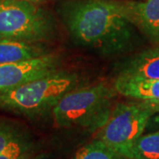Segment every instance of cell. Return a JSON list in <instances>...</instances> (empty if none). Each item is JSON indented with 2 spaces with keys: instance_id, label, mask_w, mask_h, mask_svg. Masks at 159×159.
Listing matches in <instances>:
<instances>
[{
  "instance_id": "1",
  "label": "cell",
  "mask_w": 159,
  "mask_h": 159,
  "mask_svg": "<svg viewBox=\"0 0 159 159\" xmlns=\"http://www.w3.org/2000/svg\"><path fill=\"white\" fill-rule=\"evenodd\" d=\"M69 36L76 45L102 56H120L134 49L136 27L132 23L125 2L79 0L63 11Z\"/></svg>"
},
{
  "instance_id": "2",
  "label": "cell",
  "mask_w": 159,
  "mask_h": 159,
  "mask_svg": "<svg viewBox=\"0 0 159 159\" xmlns=\"http://www.w3.org/2000/svg\"><path fill=\"white\" fill-rule=\"evenodd\" d=\"M78 74L62 70L7 90L0 91V109L29 119L52 111L68 92L79 88Z\"/></svg>"
},
{
  "instance_id": "3",
  "label": "cell",
  "mask_w": 159,
  "mask_h": 159,
  "mask_svg": "<svg viewBox=\"0 0 159 159\" xmlns=\"http://www.w3.org/2000/svg\"><path fill=\"white\" fill-rule=\"evenodd\" d=\"M104 82L79 87L68 92L53 108L55 124L63 128L100 129L107 121L117 95Z\"/></svg>"
},
{
  "instance_id": "4",
  "label": "cell",
  "mask_w": 159,
  "mask_h": 159,
  "mask_svg": "<svg viewBox=\"0 0 159 159\" xmlns=\"http://www.w3.org/2000/svg\"><path fill=\"white\" fill-rule=\"evenodd\" d=\"M56 24L48 11L23 0H0V39L46 43L55 37Z\"/></svg>"
},
{
  "instance_id": "5",
  "label": "cell",
  "mask_w": 159,
  "mask_h": 159,
  "mask_svg": "<svg viewBox=\"0 0 159 159\" xmlns=\"http://www.w3.org/2000/svg\"><path fill=\"white\" fill-rule=\"evenodd\" d=\"M153 115L142 101L118 102L99 129L98 139L126 159Z\"/></svg>"
},
{
  "instance_id": "6",
  "label": "cell",
  "mask_w": 159,
  "mask_h": 159,
  "mask_svg": "<svg viewBox=\"0 0 159 159\" xmlns=\"http://www.w3.org/2000/svg\"><path fill=\"white\" fill-rule=\"evenodd\" d=\"M58 66L59 58L51 53L23 61L0 65V91L44 77L58 70Z\"/></svg>"
},
{
  "instance_id": "7",
  "label": "cell",
  "mask_w": 159,
  "mask_h": 159,
  "mask_svg": "<svg viewBox=\"0 0 159 159\" xmlns=\"http://www.w3.org/2000/svg\"><path fill=\"white\" fill-rule=\"evenodd\" d=\"M117 78L159 80V43L125 60L119 66Z\"/></svg>"
},
{
  "instance_id": "8",
  "label": "cell",
  "mask_w": 159,
  "mask_h": 159,
  "mask_svg": "<svg viewBox=\"0 0 159 159\" xmlns=\"http://www.w3.org/2000/svg\"><path fill=\"white\" fill-rule=\"evenodd\" d=\"M132 23L147 37L159 43V0L125 2Z\"/></svg>"
},
{
  "instance_id": "9",
  "label": "cell",
  "mask_w": 159,
  "mask_h": 159,
  "mask_svg": "<svg viewBox=\"0 0 159 159\" xmlns=\"http://www.w3.org/2000/svg\"><path fill=\"white\" fill-rule=\"evenodd\" d=\"M50 53L42 43L0 39V65L42 57Z\"/></svg>"
},
{
  "instance_id": "10",
  "label": "cell",
  "mask_w": 159,
  "mask_h": 159,
  "mask_svg": "<svg viewBox=\"0 0 159 159\" xmlns=\"http://www.w3.org/2000/svg\"><path fill=\"white\" fill-rule=\"evenodd\" d=\"M117 93L139 101H159V80H128L116 78Z\"/></svg>"
},
{
  "instance_id": "11",
  "label": "cell",
  "mask_w": 159,
  "mask_h": 159,
  "mask_svg": "<svg viewBox=\"0 0 159 159\" xmlns=\"http://www.w3.org/2000/svg\"><path fill=\"white\" fill-rule=\"evenodd\" d=\"M126 159H159V131L142 134L134 144Z\"/></svg>"
},
{
  "instance_id": "12",
  "label": "cell",
  "mask_w": 159,
  "mask_h": 159,
  "mask_svg": "<svg viewBox=\"0 0 159 159\" xmlns=\"http://www.w3.org/2000/svg\"><path fill=\"white\" fill-rule=\"evenodd\" d=\"M72 159H125L100 139L87 143L80 148Z\"/></svg>"
},
{
  "instance_id": "13",
  "label": "cell",
  "mask_w": 159,
  "mask_h": 159,
  "mask_svg": "<svg viewBox=\"0 0 159 159\" xmlns=\"http://www.w3.org/2000/svg\"><path fill=\"white\" fill-rule=\"evenodd\" d=\"M34 145L27 136L10 143L0 152V159H28L33 156Z\"/></svg>"
},
{
  "instance_id": "14",
  "label": "cell",
  "mask_w": 159,
  "mask_h": 159,
  "mask_svg": "<svg viewBox=\"0 0 159 159\" xmlns=\"http://www.w3.org/2000/svg\"><path fill=\"white\" fill-rule=\"evenodd\" d=\"M26 136L17 125L10 121L0 119V152L10 143Z\"/></svg>"
},
{
  "instance_id": "15",
  "label": "cell",
  "mask_w": 159,
  "mask_h": 159,
  "mask_svg": "<svg viewBox=\"0 0 159 159\" xmlns=\"http://www.w3.org/2000/svg\"><path fill=\"white\" fill-rule=\"evenodd\" d=\"M154 114L159 113V101L148 102V101H142Z\"/></svg>"
},
{
  "instance_id": "16",
  "label": "cell",
  "mask_w": 159,
  "mask_h": 159,
  "mask_svg": "<svg viewBox=\"0 0 159 159\" xmlns=\"http://www.w3.org/2000/svg\"><path fill=\"white\" fill-rule=\"evenodd\" d=\"M28 159H48V156L44 153H40L37 155H33Z\"/></svg>"
},
{
  "instance_id": "17",
  "label": "cell",
  "mask_w": 159,
  "mask_h": 159,
  "mask_svg": "<svg viewBox=\"0 0 159 159\" xmlns=\"http://www.w3.org/2000/svg\"><path fill=\"white\" fill-rule=\"evenodd\" d=\"M23 1H27V2H30V3H33V4H38V3H42L45 0H23Z\"/></svg>"
}]
</instances>
